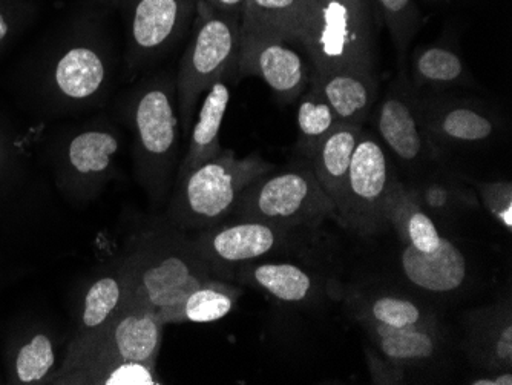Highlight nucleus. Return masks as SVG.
I'll return each mask as SVG.
<instances>
[{
    "mask_svg": "<svg viewBox=\"0 0 512 385\" xmlns=\"http://www.w3.org/2000/svg\"><path fill=\"white\" fill-rule=\"evenodd\" d=\"M273 171L260 155L238 158L223 149L217 157L181 175L168 209L169 224L183 232L204 231L234 212L241 192L256 178Z\"/></svg>",
    "mask_w": 512,
    "mask_h": 385,
    "instance_id": "obj_2",
    "label": "nucleus"
},
{
    "mask_svg": "<svg viewBox=\"0 0 512 385\" xmlns=\"http://www.w3.org/2000/svg\"><path fill=\"white\" fill-rule=\"evenodd\" d=\"M290 42L275 37L241 36V74L260 77L283 102L298 99L309 85V65Z\"/></svg>",
    "mask_w": 512,
    "mask_h": 385,
    "instance_id": "obj_12",
    "label": "nucleus"
},
{
    "mask_svg": "<svg viewBox=\"0 0 512 385\" xmlns=\"http://www.w3.org/2000/svg\"><path fill=\"white\" fill-rule=\"evenodd\" d=\"M365 359H367L371 384L398 385L404 384L405 379H407L405 367L398 364V362L385 358L375 347L365 349Z\"/></svg>",
    "mask_w": 512,
    "mask_h": 385,
    "instance_id": "obj_35",
    "label": "nucleus"
},
{
    "mask_svg": "<svg viewBox=\"0 0 512 385\" xmlns=\"http://www.w3.org/2000/svg\"><path fill=\"white\" fill-rule=\"evenodd\" d=\"M417 108L430 139L445 145H479L499 128L494 112L474 100L417 96Z\"/></svg>",
    "mask_w": 512,
    "mask_h": 385,
    "instance_id": "obj_11",
    "label": "nucleus"
},
{
    "mask_svg": "<svg viewBox=\"0 0 512 385\" xmlns=\"http://www.w3.org/2000/svg\"><path fill=\"white\" fill-rule=\"evenodd\" d=\"M310 89L332 106L339 125L362 126L378 100L379 83L373 68L348 66L312 74Z\"/></svg>",
    "mask_w": 512,
    "mask_h": 385,
    "instance_id": "obj_13",
    "label": "nucleus"
},
{
    "mask_svg": "<svg viewBox=\"0 0 512 385\" xmlns=\"http://www.w3.org/2000/svg\"><path fill=\"white\" fill-rule=\"evenodd\" d=\"M203 2L221 13L235 14L243 10L247 0H203Z\"/></svg>",
    "mask_w": 512,
    "mask_h": 385,
    "instance_id": "obj_37",
    "label": "nucleus"
},
{
    "mask_svg": "<svg viewBox=\"0 0 512 385\" xmlns=\"http://www.w3.org/2000/svg\"><path fill=\"white\" fill-rule=\"evenodd\" d=\"M401 266L411 284L431 293L454 292L468 277L467 258L448 238L428 254L404 244Z\"/></svg>",
    "mask_w": 512,
    "mask_h": 385,
    "instance_id": "obj_16",
    "label": "nucleus"
},
{
    "mask_svg": "<svg viewBox=\"0 0 512 385\" xmlns=\"http://www.w3.org/2000/svg\"><path fill=\"white\" fill-rule=\"evenodd\" d=\"M364 329L367 330L373 347L382 356L404 367L430 361L444 344L440 327L387 329L365 324Z\"/></svg>",
    "mask_w": 512,
    "mask_h": 385,
    "instance_id": "obj_23",
    "label": "nucleus"
},
{
    "mask_svg": "<svg viewBox=\"0 0 512 385\" xmlns=\"http://www.w3.org/2000/svg\"><path fill=\"white\" fill-rule=\"evenodd\" d=\"M290 43L307 54L313 74L373 68V39L362 0H307Z\"/></svg>",
    "mask_w": 512,
    "mask_h": 385,
    "instance_id": "obj_3",
    "label": "nucleus"
},
{
    "mask_svg": "<svg viewBox=\"0 0 512 385\" xmlns=\"http://www.w3.org/2000/svg\"><path fill=\"white\" fill-rule=\"evenodd\" d=\"M398 177L387 149L375 135L362 129L345 181L338 220L362 237L388 228L387 203Z\"/></svg>",
    "mask_w": 512,
    "mask_h": 385,
    "instance_id": "obj_7",
    "label": "nucleus"
},
{
    "mask_svg": "<svg viewBox=\"0 0 512 385\" xmlns=\"http://www.w3.org/2000/svg\"><path fill=\"white\" fill-rule=\"evenodd\" d=\"M108 70L102 54L88 45H73L51 66L50 88L59 99L83 102L102 91Z\"/></svg>",
    "mask_w": 512,
    "mask_h": 385,
    "instance_id": "obj_17",
    "label": "nucleus"
},
{
    "mask_svg": "<svg viewBox=\"0 0 512 385\" xmlns=\"http://www.w3.org/2000/svg\"><path fill=\"white\" fill-rule=\"evenodd\" d=\"M465 350L483 372L512 370L511 301L480 307L468 315Z\"/></svg>",
    "mask_w": 512,
    "mask_h": 385,
    "instance_id": "obj_14",
    "label": "nucleus"
},
{
    "mask_svg": "<svg viewBox=\"0 0 512 385\" xmlns=\"http://www.w3.org/2000/svg\"><path fill=\"white\" fill-rule=\"evenodd\" d=\"M382 19L393 37L399 56H404L419 28V10L414 0H375Z\"/></svg>",
    "mask_w": 512,
    "mask_h": 385,
    "instance_id": "obj_32",
    "label": "nucleus"
},
{
    "mask_svg": "<svg viewBox=\"0 0 512 385\" xmlns=\"http://www.w3.org/2000/svg\"><path fill=\"white\" fill-rule=\"evenodd\" d=\"M198 22L194 39L184 53L178 71V112L184 135L191 131L201 94L237 63L241 25L237 14L221 13L203 0L197 2Z\"/></svg>",
    "mask_w": 512,
    "mask_h": 385,
    "instance_id": "obj_5",
    "label": "nucleus"
},
{
    "mask_svg": "<svg viewBox=\"0 0 512 385\" xmlns=\"http://www.w3.org/2000/svg\"><path fill=\"white\" fill-rule=\"evenodd\" d=\"M272 172V171H270ZM266 172L241 192L235 220H255L284 228H316L327 218H338L312 166Z\"/></svg>",
    "mask_w": 512,
    "mask_h": 385,
    "instance_id": "obj_4",
    "label": "nucleus"
},
{
    "mask_svg": "<svg viewBox=\"0 0 512 385\" xmlns=\"http://www.w3.org/2000/svg\"><path fill=\"white\" fill-rule=\"evenodd\" d=\"M128 283L120 275H106L94 281L83 301L79 333L69 347L80 346L99 335L128 303Z\"/></svg>",
    "mask_w": 512,
    "mask_h": 385,
    "instance_id": "obj_24",
    "label": "nucleus"
},
{
    "mask_svg": "<svg viewBox=\"0 0 512 385\" xmlns=\"http://www.w3.org/2000/svg\"><path fill=\"white\" fill-rule=\"evenodd\" d=\"M486 375L479 376L468 382L471 385H512V370H496V372H485Z\"/></svg>",
    "mask_w": 512,
    "mask_h": 385,
    "instance_id": "obj_36",
    "label": "nucleus"
},
{
    "mask_svg": "<svg viewBox=\"0 0 512 385\" xmlns=\"http://www.w3.org/2000/svg\"><path fill=\"white\" fill-rule=\"evenodd\" d=\"M307 0H247L241 36L275 37L290 42Z\"/></svg>",
    "mask_w": 512,
    "mask_h": 385,
    "instance_id": "obj_25",
    "label": "nucleus"
},
{
    "mask_svg": "<svg viewBox=\"0 0 512 385\" xmlns=\"http://www.w3.org/2000/svg\"><path fill=\"white\" fill-rule=\"evenodd\" d=\"M376 128L382 145L408 166L433 160L434 142L422 125L417 96L404 76L391 85L376 111Z\"/></svg>",
    "mask_w": 512,
    "mask_h": 385,
    "instance_id": "obj_9",
    "label": "nucleus"
},
{
    "mask_svg": "<svg viewBox=\"0 0 512 385\" xmlns=\"http://www.w3.org/2000/svg\"><path fill=\"white\" fill-rule=\"evenodd\" d=\"M57 353L53 338L37 332L23 339L11 359V381L14 384L50 382L56 373Z\"/></svg>",
    "mask_w": 512,
    "mask_h": 385,
    "instance_id": "obj_28",
    "label": "nucleus"
},
{
    "mask_svg": "<svg viewBox=\"0 0 512 385\" xmlns=\"http://www.w3.org/2000/svg\"><path fill=\"white\" fill-rule=\"evenodd\" d=\"M241 289L232 281L212 277L195 287L181 307V323H214L237 306Z\"/></svg>",
    "mask_w": 512,
    "mask_h": 385,
    "instance_id": "obj_27",
    "label": "nucleus"
},
{
    "mask_svg": "<svg viewBox=\"0 0 512 385\" xmlns=\"http://www.w3.org/2000/svg\"><path fill=\"white\" fill-rule=\"evenodd\" d=\"M8 149L5 146L4 140L0 139V169L4 168L7 163Z\"/></svg>",
    "mask_w": 512,
    "mask_h": 385,
    "instance_id": "obj_38",
    "label": "nucleus"
},
{
    "mask_svg": "<svg viewBox=\"0 0 512 385\" xmlns=\"http://www.w3.org/2000/svg\"><path fill=\"white\" fill-rule=\"evenodd\" d=\"M131 65L165 53L188 25L198 0H125Z\"/></svg>",
    "mask_w": 512,
    "mask_h": 385,
    "instance_id": "obj_10",
    "label": "nucleus"
},
{
    "mask_svg": "<svg viewBox=\"0 0 512 385\" xmlns=\"http://www.w3.org/2000/svg\"><path fill=\"white\" fill-rule=\"evenodd\" d=\"M230 102V89L223 79L217 80L207 89L197 122L192 123L188 154L180 165L181 175L188 174L201 163L217 157L223 148L220 145V129Z\"/></svg>",
    "mask_w": 512,
    "mask_h": 385,
    "instance_id": "obj_20",
    "label": "nucleus"
},
{
    "mask_svg": "<svg viewBox=\"0 0 512 385\" xmlns=\"http://www.w3.org/2000/svg\"><path fill=\"white\" fill-rule=\"evenodd\" d=\"M175 91L177 86L168 77L152 80L140 89L132 106L138 169L154 194H165L177 165L180 122Z\"/></svg>",
    "mask_w": 512,
    "mask_h": 385,
    "instance_id": "obj_6",
    "label": "nucleus"
},
{
    "mask_svg": "<svg viewBox=\"0 0 512 385\" xmlns=\"http://www.w3.org/2000/svg\"><path fill=\"white\" fill-rule=\"evenodd\" d=\"M411 77L417 86L447 89L468 80L467 65L456 51L439 45L421 48L413 56Z\"/></svg>",
    "mask_w": 512,
    "mask_h": 385,
    "instance_id": "obj_26",
    "label": "nucleus"
},
{
    "mask_svg": "<svg viewBox=\"0 0 512 385\" xmlns=\"http://www.w3.org/2000/svg\"><path fill=\"white\" fill-rule=\"evenodd\" d=\"M348 304L362 326L373 324L387 329L439 327L433 310H428L422 304L396 293L353 297Z\"/></svg>",
    "mask_w": 512,
    "mask_h": 385,
    "instance_id": "obj_21",
    "label": "nucleus"
},
{
    "mask_svg": "<svg viewBox=\"0 0 512 385\" xmlns=\"http://www.w3.org/2000/svg\"><path fill=\"white\" fill-rule=\"evenodd\" d=\"M408 188L417 203L430 215L448 217L456 212L479 208V198H477L476 192L454 180L425 178Z\"/></svg>",
    "mask_w": 512,
    "mask_h": 385,
    "instance_id": "obj_29",
    "label": "nucleus"
},
{
    "mask_svg": "<svg viewBox=\"0 0 512 385\" xmlns=\"http://www.w3.org/2000/svg\"><path fill=\"white\" fill-rule=\"evenodd\" d=\"M296 122H298L299 134H301V146L307 155L312 154L313 149L339 125L332 106L313 89H309L302 96L298 105Z\"/></svg>",
    "mask_w": 512,
    "mask_h": 385,
    "instance_id": "obj_30",
    "label": "nucleus"
},
{
    "mask_svg": "<svg viewBox=\"0 0 512 385\" xmlns=\"http://www.w3.org/2000/svg\"><path fill=\"white\" fill-rule=\"evenodd\" d=\"M304 229L284 228L255 220L220 223L198 232L192 246L215 277L234 283L238 267L284 251Z\"/></svg>",
    "mask_w": 512,
    "mask_h": 385,
    "instance_id": "obj_8",
    "label": "nucleus"
},
{
    "mask_svg": "<svg viewBox=\"0 0 512 385\" xmlns=\"http://www.w3.org/2000/svg\"><path fill=\"white\" fill-rule=\"evenodd\" d=\"M238 283L249 284L264 290L270 297L283 303L304 304L321 300L327 293V284L310 270L287 261L247 263L238 267L235 278Z\"/></svg>",
    "mask_w": 512,
    "mask_h": 385,
    "instance_id": "obj_15",
    "label": "nucleus"
},
{
    "mask_svg": "<svg viewBox=\"0 0 512 385\" xmlns=\"http://www.w3.org/2000/svg\"><path fill=\"white\" fill-rule=\"evenodd\" d=\"M122 274L128 283V300L154 312L165 326L181 323V307L189 293L215 277L198 257L191 238L174 226L148 234Z\"/></svg>",
    "mask_w": 512,
    "mask_h": 385,
    "instance_id": "obj_1",
    "label": "nucleus"
},
{
    "mask_svg": "<svg viewBox=\"0 0 512 385\" xmlns=\"http://www.w3.org/2000/svg\"><path fill=\"white\" fill-rule=\"evenodd\" d=\"M477 198L482 201L508 234L512 231V186L511 181H480L476 183Z\"/></svg>",
    "mask_w": 512,
    "mask_h": 385,
    "instance_id": "obj_33",
    "label": "nucleus"
},
{
    "mask_svg": "<svg viewBox=\"0 0 512 385\" xmlns=\"http://www.w3.org/2000/svg\"><path fill=\"white\" fill-rule=\"evenodd\" d=\"M91 372L82 382L105 385H157L161 384L155 372V366L137 361H105L83 367L66 379L65 384H71L79 373Z\"/></svg>",
    "mask_w": 512,
    "mask_h": 385,
    "instance_id": "obj_31",
    "label": "nucleus"
},
{
    "mask_svg": "<svg viewBox=\"0 0 512 385\" xmlns=\"http://www.w3.org/2000/svg\"><path fill=\"white\" fill-rule=\"evenodd\" d=\"M364 126L338 125L309 155L319 185L329 195L336 212L342 205L345 181Z\"/></svg>",
    "mask_w": 512,
    "mask_h": 385,
    "instance_id": "obj_18",
    "label": "nucleus"
},
{
    "mask_svg": "<svg viewBox=\"0 0 512 385\" xmlns=\"http://www.w3.org/2000/svg\"><path fill=\"white\" fill-rule=\"evenodd\" d=\"M33 13L31 0H0V51L19 34Z\"/></svg>",
    "mask_w": 512,
    "mask_h": 385,
    "instance_id": "obj_34",
    "label": "nucleus"
},
{
    "mask_svg": "<svg viewBox=\"0 0 512 385\" xmlns=\"http://www.w3.org/2000/svg\"><path fill=\"white\" fill-rule=\"evenodd\" d=\"M120 149L119 135L109 129L89 128L77 132L62 149V166L68 177L99 180L108 174Z\"/></svg>",
    "mask_w": 512,
    "mask_h": 385,
    "instance_id": "obj_19",
    "label": "nucleus"
},
{
    "mask_svg": "<svg viewBox=\"0 0 512 385\" xmlns=\"http://www.w3.org/2000/svg\"><path fill=\"white\" fill-rule=\"evenodd\" d=\"M388 226L398 232L402 243L414 247L416 251H436L444 241L434 223L433 217L417 203L408 185L398 180L387 203Z\"/></svg>",
    "mask_w": 512,
    "mask_h": 385,
    "instance_id": "obj_22",
    "label": "nucleus"
}]
</instances>
